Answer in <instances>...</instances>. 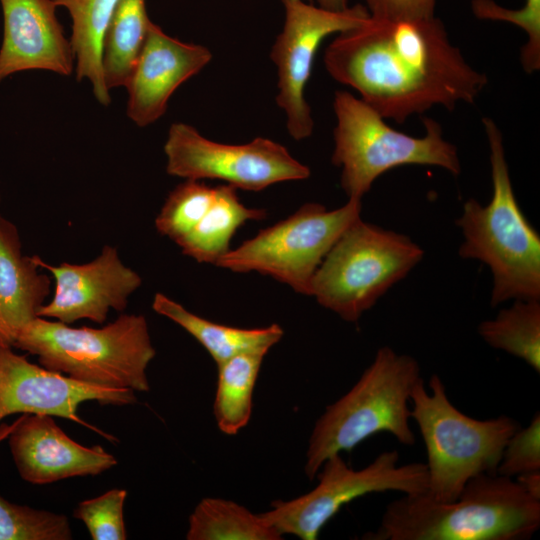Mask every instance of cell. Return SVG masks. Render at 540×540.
Returning a JSON list of instances; mask_svg holds the SVG:
<instances>
[{"label": "cell", "mask_w": 540, "mask_h": 540, "mask_svg": "<svg viewBox=\"0 0 540 540\" xmlns=\"http://www.w3.org/2000/svg\"><path fill=\"white\" fill-rule=\"evenodd\" d=\"M326 70L356 90L384 119L403 123L434 106L474 103L488 83L450 41L442 21L384 20L338 33L324 54Z\"/></svg>", "instance_id": "1"}, {"label": "cell", "mask_w": 540, "mask_h": 540, "mask_svg": "<svg viewBox=\"0 0 540 540\" xmlns=\"http://www.w3.org/2000/svg\"><path fill=\"white\" fill-rule=\"evenodd\" d=\"M540 527V500L513 478L482 473L457 499L437 502L426 492L390 502L368 540H527Z\"/></svg>", "instance_id": "2"}, {"label": "cell", "mask_w": 540, "mask_h": 540, "mask_svg": "<svg viewBox=\"0 0 540 540\" xmlns=\"http://www.w3.org/2000/svg\"><path fill=\"white\" fill-rule=\"evenodd\" d=\"M490 150L492 197L487 205L468 199L456 220L463 242L459 256L488 266L492 306L509 300H540V236L516 200L502 133L482 119Z\"/></svg>", "instance_id": "3"}, {"label": "cell", "mask_w": 540, "mask_h": 540, "mask_svg": "<svg viewBox=\"0 0 540 540\" xmlns=\"http://www.w3.org/2000/svg\"><path fill=\"white\" fill-rule=\"evenodd\" d=\"M13 346L36 355L41 366L87 385L150 389L146 369L156 351L143 315L122 314L101 328H75L36 317Z\"/></svg>", "instance_id": "4"}, {"label": "cell", "mask_w": 540, "mask_h": 540, "mask_svg": "<svg viewBox=\"0 0 540 540\" xmlns=\"http://www.w3.org/2000/svg\"><path fill=\"white\" fill-rule=\"evenodd\" d=\"M421 379L414 357L388 346L379 348L353 387L316 421L306 453L307 477L314 479L328 457L351 452L378 433H389L402 445H414L409 402Z\"/></svg>", "instance_id": "5"}, {"label": "cell", "mask_w": 540, "mask_h": 540, "mask_svg": "<svg viewBox=\"0 0 540 540\" xmlns=\"http://www.w3.org/2000/svg\"><path fill=\"white\" fill-rule=\"evenodd\" d=\"M428 387L429 391L421 379L413 388L410 416L427 453L426 494L437 502H451L473 477L496 474L507 441L520 427L506 415L479 420L464 414L452 404L436 374Z\"/></svg>", "instance_id": "6"}, {"label": "cell", "mask_w": 540, "mask_h": 540, "mask_svg": "<svg viewBox=\"0 0 540 540\" xmlns=\"http://www.w3.org/2000/svg\"><path fill=\"white\" fill-rule=\"evenodd\" d=\"M332 163L341 168V187L348 199L361 200L374 181L390 169L429 165L452 175L461 172L457 148L444 138L441 125L424 118L425 135L414 137L390 127L361 98L337 91Z\"/></svg>", "instance_id": "7"}, {"label": "cell", "mask_w": 540, "mask_h": 540, "mask_svg": "<svg viewBox=\"0 0 540 540\" xmlns=\"http://www.w3.org/2000/svg\"><path fill=\"white\" fill-rule=\"evenodd\" d=\"M410 237L360 218L349 225L317 268L310 296L347 322H356L422 260Z\"/></svg>", "instance_id": "8"}, {"label": "cell", "mask_w": 540, "mask_h": 540, "mask_svg": "<svg viewBox=\"0 0 540 540\" xmlns=\"http://www.w3.org/2000/svg\"><path fill=\"white\" fill-rule=\"evenodd\" d=\"M361 200L328 210L306 203L295 213L230 249L215 264L233 272H258L310 295L313 276L346 228L361 217Z\"/></svg>", "instance_id": "9"}, {"label": "cell", "mask_w": 540, "mask_h": 540, "mask_svg": "<svg viewBox=\"0 0 540 540\" xmlns=\"http://www.w3.org/2000/svg\"><path fill=\"white\" fill-rule=\"evenodd\" d=\"M398 451L380 453L362 469L349 467L340 454L328 457L311 491L288 501H275L271 509L259 513L282 536L294 535L315 540L323 526L351 501L371 493L396 491L404 495L427 491V466L421 462L399 465Z\"/></svg>", "instance_id": "10"}, {"label": "cell", "mask_w": 540, "mask_h": 540, "mask_svg": "<svg viewBox=\"0 0 540 540\" xmlns=\"http://www.w3.org/2000/svg\"><path fill=\"white\" fill-rule=\"evenodd\" d=\"M164 152L169 175L218 179L247 191H261L276 183L310 176L306 165L273 140L258 137L246 144L218 143L185 123L171 125Z\"/></svg>", "instance_id": "11"}, {"label": "cell", "mask_w": 540, "mask_h": 540, "mask_svg": "<svg viewBox=\"0 0 540 540\" xmlns=\"http://www.w3.org/2000/svg\"><path fill=\"white\" fill-rule=\"evenodd\" d=\"M282 1L285 21L270 57L277 69V105L286 115L289 134L299 141L308 138L314 128L304 94L319 46L329 35L357 28L371 16L361 4L330 11L304 0Z\"/></svg>", "instance_id": "12"}, {"label": "cell", "mask_w": 540, "mask_h": 540, "mask_svg": "<svg viewBox=\"0 0 540 540\" xmlns=\"http://www.w3.org/2000/svg\"><path fill=\"white\" fill-rule=\"evenodd\" d=\"M130 389H109L87 385L62 373L29 362L25 356L0 344V423L16 413L62 417L84 425L111 439L78 416L87 401L125 405L136 402Z\"/></svg>", "instance_id": "13"}, {"label": "cell", "mask_w": 540, "mask_h": 540, "mask_svg": "<svg viewBox=\"0 0 540 540\" xmlns=\"http://www.w3.org/2000/svg\"><path fill=\"white\" fill-rule=\"evenodd\" d=\"M37 262L55 280L53 298L39 308L37 316L65 324L81 319L103 323L110 310L126 309L128 298L142 283L140 275L123 264L117 248L111 245L83 264L52 266L38 255Z\"/></svg>", "instance_id": "14"}, {"label": "cell", "mask_w": 540, "mask_h": 540, "mask_svg": "<svg viewBox=\"0 0 540 540\" xmlns=\"http://www.w3.org/2000/svg\"><path fill=\"white\" fill-rule=\"evenodd\" d=\"M210 50L170 37L150 22L146 38L126 84L127 115L144 127L166 111L175 90L211 60Z\"/></svg>", "instance_id": "15"}, {"label": "cell", "mask_w": 540, "mask_h": 540, "mask_svg": "<svg viewBox=\"0 0 540 540\" xmlns=\"http://www.w3.org/2000/svg\"><path fill=\"white\" fill-rule=\"evenodd\" d=\"M9 446L21 478L37 485L98 475L117 464L101 446L71 439L50 415L23 414L9 433Z\"/></svg>", "instance_id": "16"}, {"label": "cell", "mask_w": 540, "mask_h": 540, "mask_svg": "<svg viewBox=\"0 0 540 540\" xmlns=\"http://www.w3.org/2000/svg\"><path fill=\"white\" fill-rule=\"evenodd\" d=\"M0 4V82L25 70H48L69 76L74 55L57 20L53 0H0Z\"/></svg>", "instance_id": "17"}, {"label": "cell", "mask_w": 540, "mask_h": 540, "mask_svg": "<svg viewBox=\"0 0 540 540\" xmlns=\"http://www.w3.org/2000/svg\"><path fill=\"white\" fill-rule=\"evenodd\" d=\"M37 255L26 256L16 226L0 214V344L13 346L50 293Z\"/></svg>", "instance_id": "18"}, {"label": "cell", "mask_w": 540, "mask_h": 540, "mask_svg": "<svg viewBox=\"0 0 540 540\" xmlns=\"http://www.w3.org/2000/svg\"><path fill=\"white\" fill-rule=\"evenodd\" d=\"M153 310L192 335L220 364L242 353H263L277 344L284 332L278 324L263 328H237L202 318L162 293H156Z\"/></svg>", "instance_id": "19"}, {"label": "cell", "mask_w": 540, "mask_h": 540, "mask_svg": "<svg viewBox=\"0 0 540 540\" xmlns=\"http://www.w3.org/2000/svg\"><path fill=\"white\" fill-rule=\"evenodd\" d=\"M56 6L65 7L72 18L70 40L76 58V78L88 79L96 99L109 105L111 97L103 70V53L106 33L117 0H53Z\"/></svg>", "instance_id": "20"}, {"label": "cell", "mask_w": 540, "mask_h": 540, "mask_svg": "<svg viewBox=\"0 0 540 540\" xmlns=\"http://www.w3.org/2000/svg\"><path fill=\"white\" fill-rule=\"evenodd\" d=\"M237 189L225 184L215 187V198L198 224L176 244L182 253L199 263L216 264L230 250V241L249 220L265 218L264 209L246 207Z\"/></svg>", "instance_id": "21"}, {"label": "cell", "mask_w": 540, "mask_h": 540, "mask_svg": "<svg viewBox=\"0 0 540 540\" xmlns=\"http://www.w3.org/2000/svg\"><path fill=\"white\" fill-rule=\"evenodd\" d=\"M150 22L145 0H117L103 53L104 78L109 90L126 86Z\"/></svg>", "instance_id": "22"}, {"label": "cell", "mask_w": 540, "mask_h": 540, "mask_svg": "<svg viewBox=\"0 0 540 540\" xmlns=\"http://www.w3.org/2000/svg\"><path fill=\"white\" fill-rule=\"evenodd\" d=\"M265 354L242 353L218 364L213 413L218 428L235 435L251 417L253 392Z\"/></svg>", "instance_id": "23"}, {"label": "cell", "mask_w": 540, "mask_h": 540, "mask_svg": "<svg viewBox=\"0 0 540 540\" xmlns=\"http://www.w3.org/2000/svg\"><path fill=\"white\" fill-rule=\"evenodd\" d=\"M260 514L221 498L202 499L189 517L188 540H280Z\"/></svg>", "instance_id": "24"}, {"label": "cell", "mask_w": 540, "mask_h": 540, "mask_svg": "<svg viewBox=\"0 0 540 540\" xmlns=\"http://www.w3.org/2000/svg\"><path fill=\"white\" fill-rule=\"evenodd\" d=\"M480 337L492 348L521 359L540 372V300L513 304L478 326Z\"/></svg>", "instance_id": "25"}, {"label": "cell", "mask_w": 540, "mask_h": 540, "mask_svg": "<svg viewBox=\"0 0 540 540\" xmlns=\"http://www.w3.org/2000/svg\"><path fill=\"white\" fill-rule=\"evenodd\" d=\"M215 198V187L186 179L168 195L155 219L157 231L175 243L183 239L203 218Z\"/></svg>", "instance_id": "26"}, {"label": "cell", "mask_w": 540, "mask_h": 540, "mask_svg": "<svg viewBox=\"0 0 540 540\" xmlns=\"http://www.w3.org/2000/svg\"><path fill=\"white\" fill-rule=\"evenodd\" d=\"M65 515L11 503L0 496V540H70Z\"/></svg>", "instance_id": "27"}, {"label": "cell", "mask_w": 540, "mask_h": 540, "mask_svg": "<svg viewBox=\"0 0 540 540\" xmlns=\"http://www.w3.org/2000/svg\"><path fill=\"white\" fill-rule=\"evenodd\" d=\"M471 8L479 19L508 22L521 28L527 35L520 52L523 69L527 73L540 69V0H525L520 9H508L493 0H472Z\"/></svg>", "instance_id": "28"}, {"label": "cell", "mask_w": 540, "mask_h": 540, "mask_svg": "<svg viewBox=\"0 0 540 540\" xmlns=\"http://www.w3.org/2000/svg\"><path fill=\"white\" fill-rule=\"evenodd\" d=\"M125 489L114 488L100 496L82 501L73 516L82 521L93 540H125Z\"/></svg>", "instance_id": "29"}, {"label": "cell", "mask_w": 540, "mask_h": 540, "mask_svg": "<svg viewBox=\"0 0 540 540\" xmlns=\"http://www.w3.org/2000/svg\"><path fill=\"white\" fill-rule=\"evenodd\" d=\"M540 471V414L536 412L530 424L519 428L507 441L496 474L515 478Z\"/></svg>", "instance_id": "30"}, {"label": "cell", "mask_w": 540, "mask_h": 540, "mask_svg": "<svg viewBox=\"0 0 540 540\" xmlns=\"http://www.w3.org/2000/svg\"><path fill=\"white\" fill-rule=\"evenodd\" d=\"M372 18L423 19L434 16L436 0H366Z\"/></svg>", "instance_id": "31"}, {"label": "cell", "mask_w": 540, "mask_h": 540, "mask_svg": "<svg viewBox=\"0 0 540 540\" xmlns=\"http://www.w3.org/2000/svg\"><path fill=\"white\" fill-rule=\"evenodd\" d=\"M515 480L527 494L540 500V471L521 474Z\"/></svg>", "instance_id": "32"}, {"label": "cell", "mask_w": 540, "mask_h": 540, "mask_svg": "<svg viewBox=\"0 0 540 540\" xmlns=\"http://www.w3.org/2000/svg\"><path fill=\"white\" fill-rule=\"evenodd\" d=\"M318 6L330 11H342L348 8V0H317Z\"/></svg>", "instance_id": "33"}, {"label": "cell", "mask_w": 540, "mask_h": 540, "mask_svg": "<svg viewBox=\"0 0 540 540\" xmlns=\"http://www.w3.org/2000/svg\"><path fill=\"white\" fill-rule=\"evenodd\" d=\"M12 428H13V424H12V426H10V427H7V426L1 427V428H0V440H1L3 437L8 436L9 433L11 432Z\"/></svg>", "instance_id": "34"}, {"label": "cell", "mask_w": 540, "mask_h": 540, "mask_svg": "<svg viewBox=\"0 0 540 540\" xmlns=\"http://www.w3.org/2000/svg\"><path fill=\"white\" fill-rule=\"evenodd\" d=\"M0 201H1V197H0Z\"/></svg>", "instance_id": "35"}, {"label": "cell", "mask_w": 540, "mask_h": 540, "mask_svg": "<svg viewBox=\"0 0 540 540\" xmlns=\"http://www.w3.org/2000/svg\"><path fill=\"white\" fill-rule=\"evenodd\" d=\"M305 1V0H304Z\"/></svg>", "instance_id": "36"}]
</instances>
